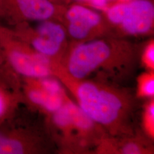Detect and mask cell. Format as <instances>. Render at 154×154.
<instances>
[{"label": "cell", "mask_w": 154, "mask_h": 154, "mask_svg": "<svg viewBox=\"0 0 154 154\" xmlns=\"http://www.w3.org/2000/svg\"><path fill=\"white\" fill-rule=\"evenodd\" d=\"M59 79L83 112L109 137L122 138L137 132L135 100L121 85L93 79L77 81L63 75Z\"/></svg>", "instance_id": "cell-1"}, {"label": "cell", "mask_w": 154, "mask_h": 154, "mask_svg": "<svg viewBox=\"0 0 154 154\" xmlns=\"http://www.w3.org/2000/svg\"><path fill=\"white\" fill-rule=\"evenodd\" d=\"M135 56L125 42L92 39L74 45L60 62L58 76L74 80L93 79L119 83L132 74Z\"/></svg>", "instance_id": "cell-2"}, {"label": "cell", "mask_w": 154, "mask_h": 154, "mask_svg": "<svg viewBox=\"0 0 154 154\" xmlns=\"http://www.w3.org/2000/svg\"><path fill=\"white\" fill-rule=\"evenodd\" d=\"M54 142L62 150L84 152L97 149L107 135L70 98L55 112L44 118Z\"/></svg>", "instance_id": "cell-3"}, {"label": "cell", "mask_w": 154, "mask_h": 154, "mask_svg": "<svg viewBox=\"0 0 154 154\" xmlns=\"http://www.w3.org/2000/svg\"><path fill=\"white\" fill-rule=\"evenodd\" d=\"M21 107L0 123V154L51 153L55 144L45 120L41 123L32 121L23 114Z\"/></svg>", "instance_id": "cell-4"}, {"label": "cell", "mask_w": 154, "mask_h": 154, "mask_svg": "<svg viewBox=\"0 0 154 154\" xmlns=\"http://www.w3.org/2000/svg\"><path fill=\"white\" fill-rule=\"evenodd\" d=\"M0 65L21 77H57L60 66L20 38L12 28L0 25Z\"/></svg>", "instance_id": "cell-5"}, {"label": "cell", "mask_w": 154, "mask_h": 154, "mask_svg": "<svg viewBox=\"0 0 154 154\" xmlns=\"http://www.w3.org/2000/svg\"><path fill=\"white\" fill-rule=\"evenodd\" d=\"M23 105L45 118L60 110L69 98L57 77H21Z\"/></svg>", "instance_id": "cell-6"}, {"label": "cell", "mask_w": 154, "mask_h": 154, "mask_svg": "<svg viewBox=\"0 0 154 154\" xmlns=\"http://www.w3.org/2000/svg\"><path fill=\"white\" fill-rule=\"evenodd\" d=\"M11 28L33 49L60 65L65 54L67 37L66 29L61 23L46 20L32 26L29 22H23Z\"/></svg>", "instance_id": "cell-7"}, {"label": "cell", "mask_w": 154, "mask_h": 154, "mask_svg": "<svg viewBox=\"0 0 154 154\" xmlns=\"http://www.w3.org/2000/svg\"><path fill=\"white\" fill-rule=\"evenodd\" d=\"M61 11L51 0H0V20L11 27L23 22L58 21Z\"/></svg>", "instance_id": "cell-8"}, {"label": "cell", "mask_w": 154, "mask_h": 154, "mask_svg": "<svg viewBox=\"0 0 154 154\" xmlns=\"http://www.w3.org/2000/svg\"><path fill=\"white\" fill-rule=\"evenodd\" d=\"M66 18L67 33L78 41L91 39L102 30L101 16L84 6H72L66 11Z\"/></svg>", "instance_id": "cell-9"}, {"label": "cell", "mask_w": 154, "mask_h": 154, "mask_svg": "<svg viewBox=\"0 0 154 154\" xmlns=\"http://www.w3.org/2000/svg\"><path fill=\"white\" fill-rule=\"evenodd\" d=\"M22 105L21 77L0 65V123L14 116Z\"/></svg>", "instance_id": "cell-10"}, {"label": "cell", "mask_w": 154, "mask_h": 154, "mask_svg": "<svg viewBox=\"0 0 154 154\" xmlns=\"http://www.w3.org/2000/svg\"><path fill=\"white\" fill-rule=\"evenodd\" d=\"M154 20V5L150 1L132 0L127 2L126 15L119 27L128 35H144L152 30Z\"/></svg>", "instance_id": "cell-11"}, {"label": "cell", "mask_w": 154, "mask_h": 154, "mask_svg": "<svg viewBox=\"0 0 154 154\" xmlns=\"http://www.w3.org/2000/svg\"><path fill=\"white\" fill-rule=\"evenodd\" d=\"M136 97L151 99L154 97V71L143 72L137 78Z\"/></svg>", "instance_id": "cell-12"}, {"label": "cell", "mask_w": 154, "mask_h": 154, "mask_svg": "<svg viewBox=\"0 0 154 154\" xmlns=\"http://www.w3.org/2000/svg\"><path fill=\"white\" fill-rule=\"evenodd\" d=\"M143 134L149 139L154 138V100L149 99L143 107L142 116Z\"/></svg>", "instance_id": "cell-13"}, {"label": "cell", "mask_w": 154, "mask_h": 154, "mask_svg": "<svg viewBox=\"0 0 154 154\" xmlns=\"http://www.w3.org/2000/svg\"><path fill=\"white\" fill-rule=\"evenodd\" d=\"M127 2L120 3L107 8L106 14L108 20L111 23L119 26L123 21L127 11Z\"/></svg>", "instance_id": "cell-14"}, {"label": "cell", "mask_w": 154, "mask_h": 154, "mask_svg": "<svg viewBox=\"0 0 154 154\" xmlns=\"http://www.w3.org/2000/svg\"><path fill=\"white\" fill-rule=\"evenodd\" d=\"M141 61L146 71H154V44L151 41L143 50Z\"/></svg>", "instance_id": "cell-15"}, {"label": "cell", "mask_w": 154, "mask_h": 154, "mask_svg": "<svg viewBox=\"0 0 154 154\" xmlns=\"http://www.w3.org/2000/svg\"><path fill=\"white\" fill-rule=\"evenodd\" d=\"M83 4H86L97 9L106 10L107 0H76Z\"/></svg>", "instance_id": "cell-16"}, {"label": "cell", "mask_w": 154, "mask_h": 154, "mask_svg": "<svg viewBox=\"0 0 154 154\" xmlns=\"http://www.w3.org/2000/svg\"><path fill=\"white\" fill-rule=\"evenodd\" d=\"M51 1H53V2H54L57 3V2L58 0H51Z\"/></svg>", "instance_id": "cell-17"}, {"label": "cell", "mask_w": 154, "mask_h": 154, "mask_svg": "<svg viewBox=\"0 0 154 154\" xmlns=\"http://www.w3.org/2000/svg\"><path fill=\"white\" fill-rule=\"evenodd\" d=\"M125 1H131V0H125Z\"/></svg>", "instance_id": "cell-18"}]
</instances>
